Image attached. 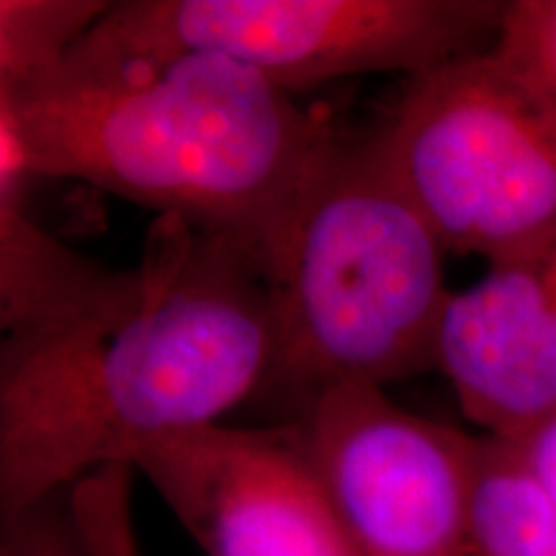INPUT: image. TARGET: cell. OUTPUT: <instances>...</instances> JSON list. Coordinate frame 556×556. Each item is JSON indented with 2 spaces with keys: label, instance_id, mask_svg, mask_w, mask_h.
<instances>
[{
  "label": "cell",
  "instance_id": "cell-4",
  "mask_svg": "<svg viewBox=\"0 0 556 556\" xmlns=\"http://www.w3.org/2000/svg\"><path fill=\"white\" fill-rule=\"evenodd\" d=\"M368 137L448 255L490 263L556 227V116L495 50L407 78Z\"/></svg>",
  "mask_w": 556,
  "mask_h": 556
},
{
  "label": "cell",
  "instance_id": "cell-8",
  "mask_svg": "<svg viewBox=\"0 0 556 556\" xmlns=\"http://www.w3.org/2000/svg\"><path fill=\"white\" fill-rule=\"evenodd\" d=\"M438 371L484 435L513 438L556 413V227L451 294Z\"/></svg>",
  "mask_w": 556,
  "mask_h": 556
},
{
  "label": "cell",
  "instance_id": "cell-14",
  "mask_svg": "<svg viewBox=\"0 0 556 556\" xmlns=\"http://www.w3.org/2000/svg\"><path fill=\"white\" fill-rule=\"evenodd\" d=\"M0 556H86L70 490L0 520Z\"/></svg>",
  "mask_w": 556,
  "mask_h": 556
},
{
  "label": "cell",
  "instance_id": "cell-10",
  "mask_svg": "<svg viewBox=\"0 0 556 556\" xmlns=\"http://www.w3.org/2000/svg\"><path fill=\"white\" fill-rule=\"evenodd\" d=\"M469 556H556V513L507 438L477 435Z\"/></svg>",
  "mask_w": 556,
  "mask_h": 556
},
{
  "label": "cell",
  "instance_id": "cell-1",
  "mask_svg": "<svg viewBox=\"0 0 556 556\" xmlns=\"http://www.w3.org/2000/svg\"><path fill=\"white\" fill-rule=\"evenodd\" d=\"M274 296L253 248L176 217L88 312L0 351V520L263 389Z\"/></svg>",
  "mask_w": 556,
  "mask_h": 556
},
{
  "label": "cell",
  "instance_id": "cell-6",
  "mask_svg": "<svg viewBox=\"0 0 556 556\" xmlns=\"http://www.w3.org/2000/svg\"><path fill=\"white\" fill-rule=\"evenodd\" d=\"M299 426L358 556H469L477 435L338 384Z\"/></svg>",
  "mask_w": 556,
  "mask_h": 556
},
{
  "label": "cell",
  "instance_id": "cell-13",
  "mask_svg": "<svg viewBox=\"0 0 556 556\" xmlns=\"http://www.w3.org/2000/svg\"><path fill=\"white\" fill-rule=\"evenodd\" d=\"M556 116V0L507 3L492 47Z\"/></svg>",
  "mask_w": 556,
  "mask_h": 556
},
{
  "label": "cell",
  "instance_id": "cell-15",
  "mask_svg": "<svg viewBox=\"0 0 556 556\" xmlns=\"http://www.w3.org/2000/svg\"><path fill=\"white\" fill-rule=\"evenodd\" d=\"M556 513V413L523 433L507 438Z\"/></svg>",
  "mask_w": 556,
  "mask_h": 556
},
{
  "label": "cell",
  "instance_id": "cell-12",
  "mask_svg": "<svg viewBox=\"0 0 556 556\" xmlns=\"http://www.w3.org/2000/svg\"><path fill=\"white\" fill-rule=\"evenodd\" d=\"M131 484L135 469L129 464H109L70 486L86 556H142L131 507Z\"/></svg>",
  "mask_w": 556,
  "mask_h": 556
},
{
  "label": "cell",
  "instance_id": "cell-11",
  "mask_svg": "<svg viewBox=\"0 0 556 556\" xmlns=\"http://www.w3.org/2000/svg\"><path fill=\"white\" fill-rule=\"evenodd\" d=\"M109 9V0H0V93L52 78Z\"/></svg>",
  "mask_w": 556,
  "mask_h": 556
},
{
  "label": "cell",
  "instance_id": "cell-7",
  "mask_svg": "<svg viewBox=\"0 0 556 556\" xmlns=\"http://www.w3.org/2000/svg\"><path fill=\"white\" fill-rule=\"evenodd\" d=\"M127 464L206 556H358L299 420L170 433Z\"/></svg>",
  "mask_w": 556,
  "mask_h": 556
},
{
  "label": "cell",
  "instance_id": "cell-5",
  "mask_svg": "<svg viewBox=\"0 0 556 556\" xmlns=\"http://www.w3.org/2000/svg\"><path fill=\"white\" fill-rule=\"evenodd\" d=\"M503 0H124L65 65L219 54L274 86L428 73L495 47Z\"/></svg>",
  "mask_w": 556,
  "mask_h": 556
},
{
  "label": "cell",
  "instance_id": "cell-9",
  "mask_svg": "<svg viewBox=\"0 0 556 556\" xmlns=\"http://www.w3.org/2000/svg\"><path fill=\"white\" fill-rule=\"evenodd\" d=\"M0 328L5 338L37 336L80 317L114 274L47 232L26 212L37 178L16 116L0 109Z\"/></svg>",
  "mask_w": 556,
  "mask_h": 556
},
{
  "label": "cell",
  "instance_id": "cell-2",
  "mask_svg": "<svg viewBox=\"0 0 556 556\" xmlns=\"http://www.w3.org/2000/svg\"><path fill=\"white\" fill-rule=\"evenodd\" d=\"M0 103L37 178L99 186L263 263L340 135L294 93L206 52L62 65Z\"/></svg>",
  "mask_w": 556,
  "mask_h": 556
},
{
  "label": "cell",
  "instance_id": "cell-3",
  "mask_svg": "<svg viewBox=\"0 0 556 556\" xmlns=\"http://www.w3.org/2000/svg\"><path fill=\"white\" fill-rule=\"evenodd\" d=\"M446 255L371 137L338 135L266 258L276 340L263 387L302 413L330 387L387 389L438 368Z\"/></svg>",
  "mask_w": 556,
  "mask_h": 556
}]
</instances>
